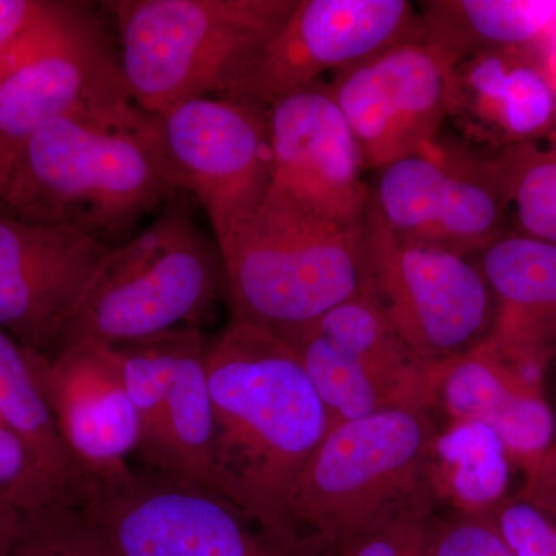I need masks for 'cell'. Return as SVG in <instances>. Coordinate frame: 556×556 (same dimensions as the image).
<instances>
[{"label":"cell","instance_id":"6da1fadb","mask_svg":"<svg viewBox=\"0 0 556 556\" xmlns=\"http://www.w3.org/2000/svg\"><path fill=\"white\" fill-rule=\"evenodd\" d=\"M206 368L212 486L260 525L300 532L289 504L329 417L299 354L276 336L232 320L207 346Z\"/></svg>","mask_w":556,"mask_h":556},{"label":"cell","instance_id":"7a4b0ae2","mask_svg":"<svg viewBox=\"0 0 556 556\" xmlns=\"http://www.w3.org/2000/svg\"><path fill=\"white\" fill-rule=\"evenodd\" d=\"M149 113L67 115L27 139L0 190V211L118 247L174 193Z\"/></svg>","mask_w":556,"mask_h":556},{"label":"cell","instance_id":"3957f363","mask_svg":"<svg viewBox=\"0 0 556 556\" xmlns=\"http://www.w3.org/2000/svg\"><path fill=\"white\" fill-rule=\"evenodd\" d=\"M361 237L362 226L329 222L270 185L217 237L232 320L292 345L318 318L358 298Z\"/></svg>","mask_w":556,"mask_h":556},{"label":"cell","instance_id":"277c9868","mask_svg":"<svg viewBox=\"0 0 556 556\" xmlns=\"http://www.w3.org/2000/svg\"><path fill=\"white\" fill-rule=\"evenodd\" d=\"M119 67L149 115L226 97L255 67L298 0H113Z\"/></svg>","mask_w":556,"mask_h":556},{"label":"cell","instance_id":"5b68a950","mask_svg":"<svg viewBox=\"0 0 556 556\" xmlns=\"http://www.w3.org/2000/svg\"><path fill=\"white\" fill-rule=\"evenodd\" d=\"M223 289L218 244L197 225L190 195L179 190L144 229L110 249L61 346L79 340L121 346L199 327Z\"/></svg>","mask_w":556,"mask_h":556},{"label":"cell","instance_id":"8992f818","mask_svg":"<svg viewBox=\"0 0 556 556\" xmlns=\"http://www.w3.org/2000/svg\"><path fill=\"white\" fill-rule=\"evenodd\" d=\"M75 501L119 556H334L325 538L277 532L214 486L152 468L83 485Z\"/></svg>","mask_w":556,"mask_h":556},{"label":"cell","instance_id":"52a82bcc","mask_svg":"<svg viewBox=\"0 0 556 556\" xmlns=\"http://www.w3.org/2000/svg\"><path fill=\"white\" fill-rule=\"evenodd\" d=\"M144 113L131 101L90 5L51 0L46 14L0 56V190L22 146L49 121H130Z\"/></svg>","mask_w":556,"mask_h":556},{"label":"cell","instance_id":"ba28073f","mask_svg":"<svg viewBox=\"0 0 556 556\" xmlns=\"http://www.w3.org/2000/svg\"><path fill=\"white\" fill-rule=\"evenodd\" d=\"M433 409L393 408L329 428L300 475L289 515L332 546L393 510L428 482Z\"/></svg>","mask_w":556,"mask_h":556},{"label":"cell","instance_id":"9c48e42d","mask_svg":"<svg viewBox=\"0 0 556 556\" xmlns=\"http://www.w3.org/2000/svg\"><path fill=\"white\" fill-rule=\"evenodd\" d=\"M361 270L358 295L424 364L445 367L492 339L497 303L477 260L399 239L369 201Z\"/></svg>","mask_w":556,"mask_h":556},{"label":"cell","instance_id":"30bf717a","mask_svg":"<svg viewBox=\"0 0 556 556\" xmlns=\"http://www.w3.org/2000/svg\"><path fill=\"white\" fill-rule=\"evenodd\" d=\"M175 189L200 201L215 239L273 185L268 113L228 97L197 98L150 115Z\"/></svg>","mask_w":556,"mask_h":556},{"label":"cell","instance_id":"8fae6325","mask_svg":"<svg viewBox=\"0 0 556 556\" xmlns=\"http://www.w3.org/2000/svg\"><path fill=\"white\" fill-rule=\"evenodd\" d=\"M291 346L324 401L329 428L383 409L437 412L447 365L420 362L361 295L318 318Z\"/></svg>","mask_w":556,"mask_h":556},{"label":"cell","instance_id":"7c38bea8","mask_svg":"<svg viewBox=\"0 0 556 556\" xmlns=\"http://www.w3.org/2000/svg\"><path fill=\"white\" fill-rule=\"evenodd\" d=\"M369 204L399 239L470 258L508 225L495 153L470 156L437 141L378 170Z\"/></svg>","mask_w":556,"mask_h":556},{"label":"cell","instance_id":"4fadbf2b","mask_svg":"<svg viewBox=\"0 0 556 556\" xmlns=\"http://www.w3.org/2000/svg\"><path fill=\"white\" fill-rule=\"evenodd\" d=\"M417 40H426V24L407 0H298L255 67L226 97L268 109L324 73L346 72Z\"/></svg>","mask_w":556,"mask_h":556},{"label":"cell","instance_id":"5bb4252c","mask_svg":"<svg viewBox=\"0 0 556 556\" xmlns=\"http://www.w3.org/2000/svg\"><path fill=\"white\" fill-rule=\"evenodd\" d=\"M139 420L141 467L211 484L214 412L199 327L113 346Z\"/></svg>","mask_w":556,"mask_h":556},{"label":"cell","instance_id":"9a60e30c","mask_svg":"<svg viewBox=\"0 0 556 556\" xmlns=\"http://www.w3.org/2000/svg\"><path fill=\"white\" fill-rule=\"evenodd\" d=\"M453 65L426 40L402 43L329 84L365 166L380 170L433 144L452 115Z\"/></svg>","mask_w":556,"mask_h":556},{"label":"cell","instance_id":"2e32d148","mask_svg":"<svg viewBox=\"0 0 556 556\" xmlns=\"http://www.w3.org/2000/svg\"><path fill=\"white\" fill-rule=\"evenodd\" d=\"M27 356L75 467V495L83 485L129 473L139 445V420L115 348L79 340L50 356L30 350Z\"/></svg>","mask_w":556,"mask_h":556},{"label":"cell","instance_id":"e0dca14e","mask_svg":"<svg viewBox=\"0 0 556 556\" xmlns=\"http://www.w3.org/2000/svg\"><path fill=\"white\" fill-rule=\"evenodd\" d=\"M110 249L0 211V328L27 350L53 354Z\"/></svg>","mask_w":556,"mask_h":556},{"label":"cell","instance_id":"ac0fdd59","mask_svg":"<svg viewBox=\"0 0 556 556\" xmlns=\"http://www.w3.org/2000/svg\"><path fill=\"white\" fill-rule=\"evenodd\" d=\"M273 185L314 214L361 228L371 189L365 161L327 84L300 87L266 109Z\"/></svg>","mask_w":556,"mask_h":556},{"label":"cell","instance_id":"d6986e66","mask_svg":"<svg viewBox=\"0 0 556 556\" xmlns=\"http://www.w3.org/2000/svg\"><path fill=\"white\" fill-rule=\"evenodd\" d=\"M438 413L444 422H481L492 428L514 466L525 473L556 439L543 376L515 367L489 342L447 365L438 388Z\"/></svg>","mask_w":556,"mask_h":556},{"label":"cell","instance_id":"ffe728a7","mask_svg":"<svg viewBox=\"0 0 556 556\" xmlns=\"http://www.w3.org/2000/svg\"><path fill=\"white\" fill-rule=\"evenodd\" d=\"M450 116L503 152L556 131V86L535 47L490 51L453 68Z\"/></svg>","mask_w":556,"mask_h":556},{"label":"cell","instance_id":"44dd1931","mask_svg":"<svg viewBox=\"0 0 556 556\" xmlns=\"http://www.w3.org/2000/svg\"><path fill=\"white\" fill-rule=\"evenodd\" d=\"M497 303L493 350L546 378L556 350V244L507 229L475 257Z\"/></svg>","mask_w":556,"mask_h":556},{"label":"cell","instance_id":"7402d4cb","mask_svg":"<svg viewBox=\"0 0 556 556\" xmlns=\"http://www.w3.org/2000/svg\"><path fill=\"white\" fill-rule=\"evenodd\" d=\"M426 42L453 67L479 54L529 49L556 24L555 0L422 2Z\"/></svg>","mask_w":556,"mask_h":556},{"label":"cell","instance_id":"603a6c76","mask_svg":"<svg viewBox=\"0 0 556 556\" xmlns=\"http://www.w3.org/2000/svg\"><path fill=\"white\" fill-rule=\"evenodd\" d=\"M511 467L492 428L481 422H444L428 453L427 477L442 507L482 515L510 493Z\"/></svg>","mask_w":556,"mask_h":556},{"label":"cell","instance_id":"cb8c5ba5","mask_svg":"<svg viewBox=\"0 0 556 556\" xmlns=\"http://www.w3.org/2000/svg\"><path fill=\"white\" fill-rule=\"evenodd\" d=\"M0 419L20 434L31 450L40 468L64 497L75 495L78 486L56 424L40 394L27 350L0 328Z\"/></svg>","mask_w":556,"mask_h":556},{"label":"cell","instance_id":"d4e9b609","mask_svg":"<svg viewBox=\"0 0 556 556\" xmlns=\"http://www.w3.org/2000/svg\"><path fill=\"white\" fill-rule=\"evenodd\" d=\"M514 230L556 244V131L495 153Z\"/></svg>","mask_w":556,"mask_h":556},{"label":"cell","instance_id":"484cf974","mask_svg":"<svg viewBox=\"0 0 556 556\" xmlns=\"http://www.w3.org/2000/svg\"><path fill=\"white\" fill-rule=\"evenodd\" d=\"M3 556H119L86 508L60 500L20 511Z\"/></svg>","mask_w":556,"mask_h":556},{"label":"cell","instance_id":"4316f807","mask_svg":"<svg viewBox=\"0 0 556 556\" xmlns=\"http://www.w3.org/2000/svg\"><path fill=\"white\" fill-rule=\"evenodd\" d=\"M441 507L428 481L393 510L336 544L334 556H430L431 529Z\"/></svg>","mask_w":556,"mask_h":556},{"label":"cell","instance_id":"83f0119b","mask_svg":"<svg viewBox=\"0 0 556 556\" xmlns=\"http://www.w3.org/2000/svg\"><path fill=\"white\" fill-rule=\"evenodd\" d=\"M485 515L517 556H556V506L522 484Z\"/></svg>","mask_w":556,"mask_h":556},{"label":"cell","instance_id":"f1b7e54d","mask_svg":"<svg viewBox=\"0 0 556 556\" xmlns=\"http://www.w3.org/2000/svg\"><path fill=\"white\" fill-rule=\"evenodd\" d=\"M0 500L17 511L35 510L61 495L20 434L0 419Z\"/></svg>","mask_w":556,"mask_h":556},{"label":"cell","instance_id":"f546056e","mask_svg":"<svg viewBox=\"0 0 556 556\" xmlns=\"http://www.w3.org/2000/svg\"><path fill=\"white\" fill-rule=\"evenodd\" d=\"M430 556H517L485 515L441 507L431 529Z\"/></svg>","mask_w":556,"mask_h":556},{"label":"cell","instance_id":"4dcf8cb0","mask_svg":"<svg viewBox=\"0 0 556 556\" xmlns=\"http://www.w3.org/2000/svg\"><path fill=\"white\" fill-rule=\"evenodd\" d=\"M51 0H0V56L49 10Z\"/></svg>","mask_w":556,"mask_h":556},{"label":"cell","instance_id":"1f68e13d","mask_svg":"<svg viewBox=\"0 0 556 556\" xmlns=\"http://www.w3.org/2000/svg\"><path fill=\"white\" fill-rule=\"evenodd\" d=\"M525 477L527 486L556 506V439L538 460L535 467L527 471Z\"/></svg>","mask_w":556,"mask_h":556},{"label":"cell","instance_id":"d6a6232c","mask_svg":"<svg viewBox=\"0 0 556 556\" xmlns=\"http://www.w3.org/2000/svg\"><path fill=\"white\" fill-rule=\"evenodd\" d=\"M17 517H20V511L7 504L5 501L0 500V556H3L9 547L11 536L16 529Z\"/></svg>","mask_w":556,"mask_h":556},{"label":"cell","instance_id":"836d02e7","mask_svg":"<svg viewBox=\"0 0 556 556\" xmlns=\"http://www.w3.org/2000/svg\"><path fill=\"white\" fill-rule=\"evenodd\" d=\"M544 383H546L547 399L548 402H551L552 409H554L556 420V350L554 356L551 358V362H548Z\"/></svg>","mask_w":556,"mask_h":556}]
</instances>
